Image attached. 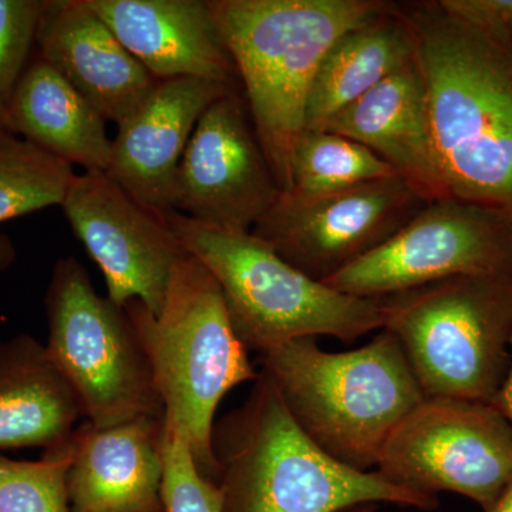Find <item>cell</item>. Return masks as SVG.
<instances>
[{
    "label": "cell",
    "instance_id": "obj_25",
    "mask_svg": "<svg viewBox=\"0 0 512 512\" xmlns=\"http://www.w3.org/2000/svg\"><path fill=\"white\" fill-rule=\"evenodd\" d=\"M45 0H0V130H8L13 93L36 55Z\"/></svg>",
    "mask_w": 512,
    "mask_h": 512
},
{
    "label": "cell",
    "instance_id": "obj_29",
    "mask_svg": "<svg viewBox=\"0 0 512 512\" xmlns=\"http://www.w3.org/2000/svg\"><path fill=\"white\" fill-rule=\"evenodd\" d=\"M490 512H512V478Z\"/></svg>",
    "mask_w": 512,
    "mask_h": 512
},
{
    "label": "cell",
    "instance_id": "obj_11",
    "mask_svg": "<svg viewBox=\"0 0 512 512\" xmlns=\"http://www.w3.org/2000/svg\"><path fill=\"white\" fill-rule=\"evenodd\" d=\"M429 202L402 175L328 194L282 191L252 232L293 268L326 282L379 248Z\"/></svg>",
    "mask_w": 512,
    "mask_h": 512
},
{
    "label": "cell",
    "instance_id": "obj_17",
    "mask_svg": "<svg viewBox=\"0 0 512 512\" xmlns=\"http://www.w3.org/2000/svg\"><path fill=\"white\" fill-rule=\"evenodd\" d=\"M164 431V416L104 429L79 424L67 477L70 512H164Z\"/></svg>",
    "mask_w": 512,
    "mask_h": 512
},
{
    "label": "cell",
    "instance_id": "obj_13",
    "mask_svg": "<svg viewBox=\"0 0 512 512\" xmlns=\"http://www.w3.org/2000/svg\"><path fill=\"white\" fill-rule=\"evenodd\" d=\"M281 192L244 93L211 104L181 158L173 211L214 227L252 231Z\"/></svg>",
    "mask_w": 512,
    "mask_h": 512
},
{
    "label": "cell",
    "instance_id": "obj_26",
    "mask_svg": "<svg viewBox=\"0 0 512 512\" xmlns=\"http://www.w3.org/2000/svg\"><path fill=\"white\" fill-rule=\"evenodd\" d=\"M163 505L164 512H221L218 484L198 471L184 434L167 420L164 431Z\"/></svg>",
    "mask_w": 512,
    "mask_h": 512
},
{
    "label": "cell",
    "instance_id": "obj_1",
    "mask_svg": "<svg viewBox=\"0 0 512 512\" xmlns=\"http://www.w3.org/2000/svg\"><path fill=\"white\" fill-rule=\"evenodd\" d=\"M413 33L447 198L512 217V42L439 2L397 5Z\"/></svg>",
    "mask_w": 512,
    "mask_h": 512
},
{
    "label": "cell",
    "instance_id": "obj_19",
    "mask_svg": "<svg viewBox=\"0 0 512 512\" xmlns=\"http://www.w3.org/2000/svg\"><path fill=\"white\" fill-rule=\"evenodd\" d=\"M84 412L46 345L30 335L0 342V451L60 446Z\"/></svg>",
    "mask_w": 512,
    "mask_h": 512
},
{
    "label": "cell",
    "instance_id": "obj_2",
    "mask_svg": "<svg viewBox=\"0 0 512 512\" xmlns=\"http://www.w3.org/2000/svg\"><path fill=\"white\" fill-rule=\"evenodd\" d=\"M211 450L221 512H339L369 503L439 507L436 495L407 490L376 470L345 466L320 450L262 370L241 406L215 421Z\"/></svg>",
    "mask_w": 512,
    "mask_h": 512
},
{
    "label": "cell",
    "instance_id": "obj_6",
    "mask_svg": "<svg viewBox=\"0 0 512 512\" xmlns=\"http://www.w3.org/2000/svg\"><path fill=\"white\" fill-rule=\"evenodd\" d=\"M165 224L220 285L232 326L259 355L295 339L353 343L383 328L377 299L336 291L293 268L252 231H234L161 212Z\"/></svg>",
    "mask_w": 512,
    "mask_h": 512
},
{
    "label": "cell",
    "instance_id": "obj_28",
    "mask_svg": "<svg viewBox=\"0 0 512 512\" xmlns=\"http://www.w3.org/2000/svg\"><path fill=\"white\" fill-rule=\"evenodd\" d=\"M16 258V249L12 241L5 235H0V272L6 271Z\"/></svg>",
    "mask_w": 512,
    "mask_h": 512
},
{
    "label": "cell",
    "instance_id": "obj_4",
    "mask_svg": "<svg viewBox=\"0 0 512 512\" xmlns=\"http://www.w3.org/2000/svg\"><path fill=\"white\" fill-rule=\"evenodd\" d=\"M259 360L299 429L360 471L377 466L394 429L426 399L402 346L384 329L348 352H326L316 339L303 338Z\"/></svg>",
    "mask_w": 512,
    "mask_h": 512
},
{
    "label": "cell",
    "instance_id": "obj_23",
    "mask_svg": "<svg viewBox=\"0 0 512 512\" xmlns=\"http://www.w3.org/2000/svg\"><path fill=\"white\" fill-rule=\"evenodd\" d=\"M73 165L8 130H0V224L60 205L74 178Z\"/></svg>",
    "mask_w": 512,
    "mask_h": 512
},
{
    "label": "cell",
    "instance_id": "obj_8",
    "mask_svg": "<svg viewBox=\"0 0 512 512\" xmlns=\"http://www.w3.org/2000/svg\"><path fill=\"white\" fill-rule=\"evenodd\" d=\"M45 308L46 348L79 396L90 424L104 429L164 416L126 309L96 291L74 256H64L53 266Z\"/></svg>",
    "mask_w": 512,
    "mask_h": 512
},
{
    "label": "cell",
    "instance_id": "obj_30",
    "mask_svg": "<svg viewBox=\"0 0 512 512\" xmlns=\"http://www.w3.org/2000/svg\"><path fill=\"white\" fill-rule=\"evenodd\" d=\"M377 508H379V504H359L353 505V507L346 508V510L339 512H377Z\"/></svg>",
    "mask_w": 512,
    "mask_h": 512
},
{
    "label": "cell",
    "instance_id": "obj_3",
    "mask_svg": "<svg viewBox=\"0 0 512 512\" xmlns=\"http://www.w3.org/2000/svg\"><path fill=\"white\" fill-rule=\"evenodd\" d=\"M261 146L281 190L291 191L289 161L305 130L306 104L319 64L343 33L382 15L380 0H210Z\"/></svg>",
    "mask_w": 512,
    "mask_h": 512
},
{
    "label": "cell",
    "instance_id": "obj_10",
    "mask_svg": "<svg viewBox=\"0 0 512 512\" xmlns=\"http://www.w3.org/2000/svg\"><path fill=\"white\" fill-rule=\"evenodd\" d=\"M470 275L512 276V217L444 198L424 205L379 248L323 284L380 299Z\"/></svg>",
    "mask_w": 512,
    "mask_h": 512
},
{
    "label": "cell",
    "instance_id": "obj_15",
    "mask_svg": "<svg viewBox=\"0 0 512 512\" xmlns=\"http://www.w3.org/2000/svg\"><path fill=\"white\" fill-rule=\"evenodd\" d=\"M36 53L116 126L147 100L158 82L86 0H45Z\"/></svg>",
    "mask_w": 512,
    "mask_h": 512
},
{
    "label": "cell",
    "instance_id": "obj_24",
    "mask_svg": "<svg viewBox=\"0 0 512 512\" xmlns=\"http://www.w3.org/2000/svg\"><path fill=\"white\" fill-rule=\"evenodd\" d=\"M72 437L35 461L0 454V512H70Z\"/></svg>",
    "mask_w": 512,
    "mask_h": 512
},
{
    "label": "cell",
    "instance_id": "obj_22",
    "mask_svg": "<svg viewBox=\"0 0 512 512\" xmlns=\"http://www.w3.org/2000/svg\"><path fill=\"white\" fill-rule=\"evenodd\" d=\"M289 171L291 191L305 195L348 190L399 175L392 165L352 138L308 128L293 144Z\"/></svg>",
    "mask_w": 512,
    "mask_h": 512
},
{
    "label": "cell",
    "instance_id": "obj_18",
    "mask_svg": "<svg viewBox=\"0 0 512 512\" xmlns=\"http://www.w3.org/2000/svg\"><path fill=\"white\" fill-rule=\"evenodd\" d=\"M319 130L370 148L430 202L447 198L434 156L426 86L416 59L330 117Z\"/></svg>",
    "mask_w": 512,
    "mask_h": 512
},
{
    "label": "cell",
    "instance_id": "obj_14",
    "mask_svg": "<svg viewBox=\"0 0 512 512\" xmlns=\"http://www.w3.org/2000/svg\"><path fill=\"white\" fill-rule=\"evenodd\" d=\"M239 90L194 77L158 80L147 100L117 126L106 174L144 207L173 211L178 167L198 121L211 104Z\"/></svg>",
    "mask_w": 512,
    "mask_h": 512
},
{
    "label": "cell",
    "instance_id": "obj_9",
    "mask_svg": "<svg viewBox=\"0 0 512 512\" xmlns=\"http://www.w3.org/2000/svg\"><path fill=\"white\" fill-rule=\"evenodd\" d=\"M376 471L407 490L470 498L490 512L512 478V424L491 403L426 397L394 429Z\"/></svg>",
    "mask_w": 512,
    "mask_h": 512
},
{
    "label": "cell",
    "instance_id": "obj_20",
    "mask_svg": "<svg viewBox=\"0 0 512 512\" xmlns=\"http://www.w3.org/2000/svg\"><path fill=\"white\" fill-rule=\"evenodd\" d=\"M107 121L39 55L13 93L8 131L84 173H106L111 160Z\"/></svg>",
    "mask_w": 512,
    "mask_h": 512
},
{
    "label": "cell",
    "instance_id": "obj_7",
    "mask_svg": "<svg viewBox=\"0 0 512 512\" xmlns=\"http://www.w3.org/2000/svg\"><path fill=\"white\" fill-rule=\"evenodd\" d=\"M377 301L426 397L494 403L510 367L512 276H454Z\"/></svg>",
    "mask_w": 512,
    "mask_h": 512
},
{
    "label": "cell",
    "instance_id": "obj_16",
    "mask_svg": "<svg viewBox=\"0 0 512 512\" xmlns=\"http://www.w3.org/2000/svg\"><path fill=\"white\" fill-rule=\"evenodd\" d=\"M157 80H211L238 87L210 0H86Z\"/></svg>",
    "mask_w": 512,
    "mask_h": 512
},
{
    "label": "cell",
    "instance_id": "obj_21",
    "mask_svg": "<svg viewBox=\"0 0 512 512\" xmlns=\"http://www.w3.org/2000/svg\"><path fill=\"white\" fill-rule=\"evenodd\" d=\"M416 59L413 33L396 3L330 46L313 79L305 128L319 130L340 110Z\"/></svg>",
    "mask_w": 512,
    "mask_h": 512
},
{
    "label": "cell",
    "instance_id": "obj_12",
    "mask_svg": "<svg viewBox=\"0 0 512 512\" xmlns=\"http://www.w3.org/2000/svg\"><path fill=\"white\" fill-rule=\"evenodd\" d=\"M62 208L103 272L107 298L121 308L138 301L158 315L175 265L188 255L161 212L141 205L106 173L76 175Z\"/></svg>",
    "mask_w": 512,
    "mask_h": 512
},
{
    "label": "cell",
    "instance_id": "obj_27",
    "mask_svg": "<svg viewBox=\"0 0 512 512\" xmlns=\"http://www.w3.org/2000/svg\"><path fill=\"white\" fill-rule=\"evenodd\" d=\"M494 406L501 410V413L511 421L512 424V340H511V359L510 367H508L507 376L503 386H501L500 392L494 400Z\"/></svg>",
    "mask_w": 512,
    "mask_h": 512
},
{
    "label": "cell",
    "instance_id": "obj_5",
    "mask_svg": "<svg viewBox=\"0 0 512 512\" xmlns=\"http://www.w3.org/2000/svg\"><path fill=\"white\" fill-rule=\"evenodd\" d=\"M124 309L146 353L165 420L184 434L202 476L217 483L215 413L232 389L259 375L235 333L220 285L188 254L175 265L158 315L138 301Z\"/></svg>",
    "mask_w": 512,
    "mask_h": 512
}]
</instances>
